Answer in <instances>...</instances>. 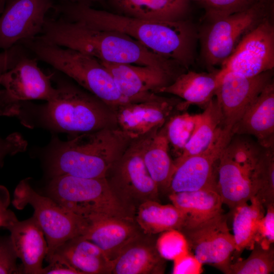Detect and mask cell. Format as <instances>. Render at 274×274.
<instances>
[{"label": "cell", "instance_id": "obj_1", "mask_svg": "<svg viewBox=\"0 0 274 274\" xmlns=\"http://www.w3.org/2000/svg\"><path fill=\"white\" fill-rule=\"evenodd\" d=\"M55 12L68 20L123 33L154 53L186 68L194 59L196 35L192 26L183 20L140 19L69 3H58Z\"/></svg>", "mask_w": 274, "mask_h": 274}, {"label": "cell", "instance_id": "obj_2", "mask_svg": "<svg viewBox=\"0 0 274 274\" xmlns=\"http://www.w3.org/2000/svg\"><path fill=\"white\" fill-rule=\"evenodd\" d=\"M39 39L75 50L100 61L150 65L173 72L172 60L151 51L123 33L99 29L84 23L47 17Z\"/></svg>", "mask_w": 274, "mask_h": 274}, {"label": "cell", "instance_id": "obj_3", "mask_svg": "<svg viewBox=\"0 0 274 274\" xmlns=\"http://www.w3.org/2000/svg\"><path fill=\"white\" fill-rule=\"evenodd\" d=\"M135 138L119 128L83 133L65 141L54 138L48 149L49 172L51 178H105Z\"/></svg>", "mask_w": 274, "mask_h": 274}, {"label": "cell", "instance_id": "obj_4", "mask_svg": "<svg viewBox=\"0 0 274 274\" xmlns=\"http://www.w3.org/2000/svg\"><path fill=\"white\" fill-rule=\"evenodd\" d=\"M49 101L35 108L39 125L77 135L104 128H118L115 111L96 96L62 79Z\"/></svg>", "mask_w": 274, "mask_h": 274}, {"label": "cell", "instance_id": "obj_5", "mask_svg": "<svg viewBox=\"0 0 274 274\" xmlns=\"http://www.w3.org/2000/svg\"><path fill=\"white\" fill-rule=\"evenodd\" d=\"M21 44L37 59L74 80L115 111L119 106L132 102L122 94L111 74L95 58L38 37Z\"/></svg>", "mask_w": 274, "mask_h": 274}, {"label": "cell", "instance_id": "obj_6", "mask_svg": "<svg viewBox=\"0 0 274 274\" xmlns=\"http://www.w3.org/2000/svg\"><path fill=\"white\" fill-rule=\"evenodd\" d=\"M269 148L253 137L232 134L217 161L216 188L223 203L233 210L255 196L260 169Z\"/></svg>", "mask_w": 274, "mask_h": 274}, {"label": "cell", "instance_id": "obj_7", "mask_svg": "<svg viewBox=\"0 0 274 274\" xmlns=\"http://www.w3.org/2000/svg\"><path fill=\"white\" fill-rule=\"evenodd\" d=\"M47 192L57 203L85 219L98 216L133 218V207L111 187L105 177H53Z\"/></svg>", "mask_w": 274, "mask_h": 274}, {"label": "cell", "instance_id": "obj_8", "mask_svg": "<svg viewBox=\"0 0 274 274\" xmlns=\"http://www.w3.org/2000/svg\"><path fill=\"white\" fill-rule=\"evenodd\" d=\"M13 206L22 209L30 205L33 216L43 230L48 246V261L57 249L68 241L81 236L87 220L60 205L49 196L38 193L30 185L28 179L21 180L15 189Z\"/></svg>", "mask_w": 274, "mask_h": 274}, {"label": "cell", "instance_id": "obj_9", "mask_svg": "<svg viewBox=\"0 0 274 274\" xmlns=\"http://www.w3.org/2000/svg\"><path fill=\"white\" fill-rule=\"evenodd\" d=\"M271 1L209 21L201 38V52L209 66L221 64L232 54L249 31L268 18Z\"/></svg>", "mask_w": 274, "mask_h": 274}, {"label": "cell", "instance_id": "obj_10", "mask_svg": "<svg viewBox=\"0 0 274 274\" xmlns=\"http://www.w3.org/2000/svg\"><path fill=\"white\" fill-rule=\"evenodd\" d=\"M145 134L135 138L108 170L106 179L111 187L133 206L148 200L158 201V188L144 162L142 149Z\"/></svg>", "mask_w": 274, "mask_h": 274}, {"label": "cell", "instance_id": "obj_11", "mask_svg": "<svg viewBox=\"0 0 274 274\" xmlns=\"http://www.w3.org/2000/svg\"><path fill=\"white\" fill-rule=\"evenodd\" d=\"M227 221L222 212L199 223L183 226L179 230L187 239L189 251L200 262L228 274L235 246Z\"/></svg>", "mask_w": 274, "mask_h": 274}, {"label": "cell", "instance_id": "obj_12", "mask_svg": "<svg viewBox=\"0 0 274 274\" xmlns=\"http://www.w3.org/2000/svg\"><path fill=\"white\" fill-rule=\"evenodd\" d=\"M274 67V27L267 18L245 34L222 64L220 76L233 73L254 77Z\"/></svg>", "mask_w": 274, "mask_h": 274}, {"label": "cell", "instance_id": "obj_13", "mask_svg": "<svg viewBox=\"0 0 274 274\" xmlns=\"http://www.w3.org/2000/svg\"><path fill=\"white\" fill-rule=\"evenodd\" d=\"M54 5V0H7L0 14V49L39 36Z\"/></svg>", "mask_w": 274, "mask_h": 274}, {"label": "cell", "instance_id": "obj_14", "mask_svg": "<svg viewBox=\"0 0 274 274\" xmlns=\"http://www.w3.org/2000/svg\"><path fill=\"white\" fill-rule=\"evenodd\" d=\"M232 135L231 131L221 125L204 151L176 165L168 189L170 193L216 187L215 164Z\"/></svg>", "mask_w": 274, "mask_h": 274}, {"label": "cell", "instance_id": "obj_15", "mask_svg": "<svg viewBox=\"0 0 274 274\" xmlns=\"http://www.w3.org/2000/svg\"><path fill=\"white\" fill-rule=\"evenodd\" d=\"M218 76L220 81L215 96L222 115V126L231 131L246 109L272 81V72L250 77L230 72Z\"/></svg>", "mask_w": 274, "mask_h": 274}, {"label": "cell", "instance_id": "obj_16", "mask_svg": "<svg viewBox=\"0 0 274 274\" xmlns=\"http://www.w3.org/2000/svg\"><path fill=\"white\" fill-rule=\"evenodd\" d=\"M99 61L111 74L122 94L132 102L154 98L160 89L178 76L174 72L154 66Z\"/></svg>", "mask_w": 274, "mask_h": 274}, {"label": "cell", "instance_id": "obj_17", "mask_svg": "<svg viewBox=\"0 0 274 274\" xmlns=\"http://www.w3.org/2000/svg\"><path fill=\"white\" fill-rule=\"evenodd\" d=\"M53 73L46 74L39 67L36 58L27 54L0 76V88L12 101L50 100L56 92L52 84Z\"/></svg>", "mask_w": 274, "mask_h": 274}, {"label": "cell", "instance_id": "obj_18", "mask_svg": "<svg viewBox=\"0 0 274 274\" xmlns=\"http://www.w3.org/2000/svg\"><path fill=\"white\" fill-rule=\"evenodd\" d=\"M181 100L157 95L150 100L124 104L115 111L118 127L135 137L160 128L180 112Z\"/></svg>", "mask_w": 274, "mask_h": 274}, {"label": "cell", "instance_id": "obj_19", "mask_svg": "<svg viewBox=\"0 0 274 274\" xmlns=\"http://www.w3.org/2000/svg\"><path fill=\"white\" fill-rule=\"evenodd\" d=\"M86 219L85 230L80 236L98 246L113 261L143 232L133 218L98 216Z\"/></svg>", "mask_w": 274, "mask_h": 274}, {"label": "cell", "instance_id": "obj_20", "mask_svg": "<svg viewBox=\"0 0 274 274\" xmlns=\"http://www.w3.org/2000/svg\"><path fill=\"white\" fill-rule=\"evenodd\" d=\"M18 258L22 263V273L42 274L43 262L48 246L44 233L32 216L19 221L15 217L6 228Z\"/></svg>", "mask_w": 274, "mask_h": 274}, {"label": "cell", "instance_id": "obj_21", "mask_svg": "<svg viewBox=\"0 0 274 274\" xmlns=\"http://www.w3.org/2000/svg\"><path fill=\"white\" fill-rule=\"evenodd\" d=\"M232 134L254 138L265 148H274V84L268 83L231 129Z\"/></svg>", "mask_w": 274, "mask_h": 274}, {"label": "cell", "instance_id": "obj_22", "mask_svg": "<svg viewBox=\"0 0 274 274\" xmlns=\"http://www.w3.org/2000/svg\"><path fill=\"white\" fill-rule=\"evenodd\" d=\"M141 233L120 252L113 260L111 273L150 274L164 273L165 259L159 254L156 244Z\"/></svg>", "mask_w": 274, "mask_h": 274}, {"label": "cell", "instance_id": "obj_23", "mask_svg": "<svg viewBox=\"0 0 274 274\" xmlns=\"http://www.w3.org/2000/svg\"><path fill=\"white\" fill-rule=\"evenodd\" d=\"M218 73L188 71L180 74L171 84L160 89L158 93H167L181 98L179 105L180 112L191 105L204 108L214 98L219 85Z\"/></svg>", "mask_w": 274, "mask_h": 274}, {"label": "cell", "instance_id": "obj_24", "mask_svg": "<svg viewBox=\"0 0 274 274\" xmlns=\"http://www.w3.org/2000/svg\"><path fill=\"white\" fill-rule=\"evenodd\" d=\"M165 124L146 133L142 149L145 166L159 191H168L176 167L169 154Z\"/></svg>", "mask_w": 274, "mask_h": 274}, {"label": "cell", "instance_id": "obj_25", "mask_svg": "<svg viewBox=\"0 0 274 274\" xmlns=\"http://www.w3.org/2000/svg\"><path fill=\"white\" fill-rule=\"evenodd\" d=\"M53 256L64 261L81 274L112 272L113 261L98 246L80 236L63 244L51 258Z\"/></svg>", "mask_w": 274, "mask_h": 274}, {"label": "cell", "instance_id": "obj_26", "mask_svg": "<svg viewBox=\"0 0 274 274\" xmlns=\"http://www.w3.org/2000/svg\"><path fill=\"white\" fill-rule=\"evenodd\" d=\"M169 198L184 216L183 226L199 223L223 212V201L216 187L170 193Z\"/></svg>", "mask_w": 274, "mask_h": 274}, {"label": "cell", "instance_id": "obj_27", "mask_svg": "<svg viewBox=\"0 0 274 274\" xmlns=\"http://www.w3.org/2000/svg\"><path fill=\"white\" fill-rule=\"evenodd\" d=\"M120 14L140 19L178 21L188 9V0H111Z\"/></svg>", "mask_w": 274, "mask_h": 274}, {"label": "cell", "instance_id": "obj_28", "mask_svg": "<svg viewBox=\"0 0 274 274\" xmlns=\"http://www.w3.org/2000/svg\"><path fill=\"white\" fill-rule=\"evenodd\" d=\"M135 219L142 231L150 235L170 229L179 230L184 222L183 214L174 205L161 204L156 200L140 204Z\"/></svg>", "mask_w": 274, "mask_h": 274}, {"label": "cell", "instance_id": "obj_29", "mask_svg": "<svg viewBox=\"0 0 274 274\" xmlns=\"http://www.w3.org/2000/svg\"><path fill=\"white\" fill-rule=\"evenodd\" d=\"M250 201V204L243 203L233 209V235L238 253L253 248L259 223L265 214V207L255 196Z\"/></svg>", "mask_w": 274, "mask_h": 274}, {"label": "cell", "instance_id": "obj_30", "mask_svg": "<svg viewBox=\"0 0 274 274\" xmlns=\"http://www.w3.org/2000/svg\"><path fill=\"white\" fill-rule=\"evenodd\" d=\"M222 125V115L216 98H213L199 114L196 127L181 155L174 161L176 166L188 157L204 151Z\"/></svg>", "mask_w": 274, "mask_h": 274}, {"label": "cell", "instance_id": "obj_31", "mask_svg": "<svg viewBox=\"0 0 274 274\" xmlns=\"http://www.w3.org/2000/svg\"><path fill=\"white\" fill-rule=\"evenodd\" d=\"M249 256L231 264L228 274H269L274 270V249L255 244Z\"/></svg>", "mask_w": 274, "mask_h": 274}, {"label": "cell", "instance_id": "obj_32", "mask_svg": "<svg viewBox=\"0 0 274 274\" xmlns=\"http://www.w3.org/2000/svg\"><path fill=\"white\" fill-rule=\"evenodd\" d=\"M199 118V114L178 113L173 116L165 124L169 144L180 156L192 136Z\"/></svg>", "mask_w": 274, "mask_h": 274}, {"label": "cell", "instance_id": "obj_33", "mask_svg": "<svg viewBox=\"0 0 274 274\" xmlns=\"http://www.w3.org/2000/svg\"><path fill=\"white\" fill-rule=\"evenodd\" d=\"M155 244L159 255L165 260L174 261L189 252L185 236L177 229L163 232Z\"/></svg>", "mask_w": 274, "mask_h": 274}, {"label": "cell", "instance_id": "obj_34", "mask_svg": "<svg viewBox=\"0 0 274 274\" xmlns=\"http://www.w3.org/2000/svg\"><path fill=\"white\" fill-rule=\"evenodd\" d=\"M271 0H202L209 21L249 9Z\"/></svg>", "mask_w": 274, "mask_h": 274}, {"label": "cell", "instance_id": "obj_35", "mask_svg": "<svg viewBox=\"0 0 274 274\" xmlns=\"http://www.w3.org/2000/svg\"><path fill=\"white\" fill-rule=\"evenodd\" d=\"M274 148L269 149L261 167L255 196L265 207L274 203Z\"/></svg>", "mask_w": 274, "mask_h": 274}, {"label": "cell", "instance_id": "obj_36", "mask_svg": "<svg viewBox=\"0 0 274 274\" xmlns=\"http://www.w3.org/2000/svg\"><path fill=\"white\" fill-rule=\"evenodd\" d=\"M18 258L10 235H0V274L22 273V268L17 264Z\"/></svg>", "mask_w": 274, "mask_h": 274}, {"label": "cell", "instance_id": "obj_37", "mask_svg": "<svg viewBox=\"0 0 274 274\" xmlns=\"http://www.w3.org/2000/svg\"><path fill=\"white\" fill-rule=\"evenodd\" d=\"M265 209L266 213L258 226L255 244L268 248L274 242V203L268 204Z\"/></svg>", "mask_w": 274, "mask_h": 274}, {"label": "cell", "instance_id": "obj_38", "mask_svg": "<svg viewBox=\"0 0 274 274\" xmlns=\"http://www.w3.org/2000/svg\"><path fill=\"white\" fill-rule=\"evenodd\" d=\"M26 147V141L19 133H11L4 138L0 136V167L6 157L24 151Z\"/></svg>", "mask_w": 274, "mask_h": 274}, {"label": "cell", "instance_id": "obj_39", "mask_svg": "<svg viewBox=\"0 0 274 274\" xmlns=\"http://www.w3.org/2000/svg\"><path fill=\"white\" fill-rule=\"evenodd\" d=\"M173 273L199 274L202 271V264L190 251L174 261Z\"/></svg>", "mask_w": 274, "mask_h": 274}, {"label": "cell", "instance_id": "obj_40", "mask_svg": "<svg viewBox=\"0 0 274 274\" xmlns=\"http://www.w3.org/2000/svg\"><path fill=\"white\" fill-rule=\"evenodd\" d=\"M25 48L20 44L0 53V76L13 67L26 54Z\"/></svg>", "mask_w": 274, "mask_h": 274}, {"label": "cell", "instance_id": "obj_41", "mask_svg": "<svg viewBox=\"0 0 274 274\" xmlns=\"http://www.w3.org/2000/svg\"><path fill=\"white\" fill-rule=\"evenodd\" d=\"M49 264L43 267L42 274H81L62 259L53 256L48 261Z\"/></svg>", "mask_w": 274, "mask_h": 274}, {"label": "cell", "instance_id": "obj_42", "mask_svg": "<svg viewBox=\"0 0 274 274\" xmlns=\"http://www.w3.org/2000/svg\"><path fill=\"white\" fill-rule=\"evenodd\" d=\"M21 105L10 100L4 90L0 88V115L6 116H18Z\"/></svg>", "mask_w": 274, "mask_h": 274}, {"label": "cell", "instance_id": "obj_43", "mask_svg": "<svg viewBox=\"0 0 274 274\" xmlns=\"http://www.w3.org/2000/svg\"><path fill=\"white\" fill-rule=\"evenodd\" d=\"M15 217L16 216L11 210L7 208L0 209V228H6Z\"/></svg>", "mask_w": 274, "mask_h": 274}, {"label": "cell", "instance_id": "obj_44", "mask_svg": "<svg viewBox=\"0 0 274 274\" xmlns=\"http://www.w3.org/2000/svg\"><path fill=\"white\" fill-rule=\"evenodd\" d=\"M10 202L9 194L7 189L0 186V209L7 208Z\"/></svg>", "mask_w": 274, "mask_h": 274}, {"label": "cell", "instance_id": "obj_45", "mask_svg": "<svg viewBox=\"0 0 274 274\" xmlns=\"http://www.w3.org/2000/svg\"><path fill=\"white\" fill-rule=\"evenodd\" d=\"M104 0H60L59 2H66L92 7V4L100 3Z\"/></svg>", "mask_w": 274, "mask_h": 274}, {"label": "cell", "instance_id": "obj_46", "mask_svg": "<svg viewBox=\"0 0 274 274\" xmlns=\"http://www.w3.org/2000/svg\"><path fill=\"white\" fill-rule=\"evenodd\" d=\"M7 0H0V14L4 10L5 5Z\"/></svg>", "mask_w": 274, "mask_h": 274}]
</instances>
